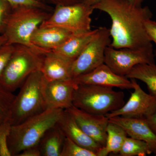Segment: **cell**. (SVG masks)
Segmentation results:
<instances>
[{
	"mask_svg": "<svg viewBox=\"0 0 156 156\" xmlns=\"http://www.w3.org/2000/svg\"><path fill=\"white\" fill-rule=\"evenodd\" d=\"M146 31L151 42L156 45V22L149 19L145 22Z\"/></svg>",
	"mask_w": 156,
	"mask_h": 156,
	"instance_id": "f1b7e54d",
	"label": "cell"
},
{
	"mask_svg": "<svg viewBox=\"0 0 156 156\" xmlns=\"http://www.w3.org/2000/svg\"><path fill=\"white\" fill-rule=\"evenodd\" d=\"M104 63L115 73L125 76L136 65L155 63L153 50L115 49L109 46L105 53Z\"/></svg>",
	"mask_w": 156,
	"mask_h": 156,
	"instance_id": "9c48e42d",
	"label": "cell"
},
{
	"mask_svg": "<svg viewBox=\"0 0 156 156\" xmlns=\"http://www.w3.org/2000/svg\"><path fill=\"white\" fill-rule=\"evenodd\" d=\"M109 122L121 126L130 137L146 143L152 153L156 154V134L146 119H133L115 116L109 119Z\"/></svg>",
	"mask_w": 156,
	"mask_h": 156,
	"instance_id": "5bb4252c",
	"label": "cell"
},
{
	"mask_svg": "<svg viewBox=\"0 0 156 156\" xmlns=\"http://www.w3.org/2000/svg\"><path fill=\"white\" fill-rule=\"evenodd\" d=\"M66 137L58 124L50 128L39 142L41 156H61Z\"/></svg>",
	"mask_w": 156,
	"mask_h": 156,
	"instance_id": "d6986e66",
	"label": "cell"
},
{
	"mask_svg": "<svg viewBox=\"0 0 156 156\" xmlns=\"http://www.w3.org/2000/svg\"><path fill=\"white\" fill-rule=\"evenodd\" d=\"M17 156H41L38 144L26 149Z\"/></svg>",
	"mask_w": 156,
	"mask_h": 156,
	"instance_id": "f546056e",
	"label": "cell"
},
{
	"mask_svg": "<svg viewBox=\"0 0 156 156\" xmlns=\"http://www.w3.org/2000/svg\"><path fill=\"white\" fill-rule=\"evenodd\" d=\"M11 124L0 125V156H11L8 145Z\"/></svg>",
	"mask_w": 156,
	"mask_h": 156,
	"instance_id": "484cf974",
	"label": "cell"
},
{
	"mask_svg": "<svg viewBox=\"0 0 156 156\" xmlns=\"http://www.w3.org/2000/svg\"><path fill=\"white\" fill-rule=\"evenodd\" d=\"M105 145L97 153V156H106L110 154H119L125 140L128 136L126 131L121 126L110 122L107 128Z\"/></svg>",
	"mask_w": 156,
	"mask_h": 156,
	"instance_id": "ffe728a7",
	"label": "cell"
},
{
	"mask_svg": "<svg viewBox=\"0 0 156 156\" xmlns=\"http://www.w3.org/2000/svg\"><path fill=\"white\" fill-rule=\"evenodd\" d=\"M152 153L146 143L130 136L126 137L119 153L121 156H146Z\"/></svg>",
	"mask_w": 156,
	"mask_h": 156,
	"instance_id": "7402d4cb",
	"label": "cell"
},
{
	"mask_svg": "<svg viewBox=\"0 0 156 156\" xmlns=\"http://www.w3.org/2000/svg\"><path fill=\"white\" fill-rule=\"evenodd\" d=\"M61 156H97L95 153L85 148L66 137Z\"/></svg>",
	"mask_w": 156,
	"mask_h": 156,
	"instance_id": "cb8c5ba5",
	"label": "cell"
},
{
	"mask_svg": "<svg viewBox=\"0 0 156 156\" xmlns=\"http://www.w3.org/2000/svg\"><path fill=\"white\" fill-rule=\"evenodd\" d=\"M99 1V0H82V2L89 5L93 6Z\"/></svg>",
	"mask_w": 156,
	"mask_h": 156,
	"instance_id": "e575fe53",
	"label": "cell"
},
{
	"mask_svg": "<svg viewBox=\"0 0 156 156\" xmlns=\"http://www.w3.org/2000/svg\"><path fill=\"white\" fill-rule=\"evenodd\" d=\"M94 9L83 2L72 5H56L50 17L41 27H56L73 34L91 30V15Z\"/></svg>",
	"mask_w": 156,
	"mask_h": 156,
	"instance_id": "52a82bcc",
	"label": "cell"
},
{
	"mask_svg": "<svg viewBox=\"0 0 156 156\" xmlns=\"http://www.w3.org/2000/svg\"><path fill=\"white\" fill-rule=\"evenodd\" d=\"M66 110L72 116L85 134L101 147L105 145L107 128L109 122L106 116L89 113L73 105Z\"/></svg>",
	"mask_w": 156,
	"mask_h": 156,
	"instance_id": "8fae6325",
	"label": "cell"
},
{
	"mask_svg": "<svg viewBox=\"0 0 156 156\" xmlns=\"http://www.w3.org/2000/svg\"><path fill=\"white\" fill-rule=\"evenodd\" d=\"M73 62L51 51L44 56L41 71L47 81L72 80Z\"/></svg>",
	"mask_w": 156,
	"mask_h": 156,
	"instance_id": "9a60e30c",
	"label": "cell"
},
{
	"mask_svg": "<svg viewBox=\"0 0 156 156\" xmlns=\"http://www.w3.org/2000/svg\"><path fill=\"white\" fill-rule=\"evenodd\" d=\"M7 42V39L4 34H0V47L5 45Z\"/></svg>",
	"mask_w": 156,
	"mask_h": 156,
	"instance_id": "836d02e7",
	"label": "cell"
},
{
	"mask_svg": "<svg viewBox=\"0 0 156 156\" xmlns=\"http://www.w3.org/2000/svg\"><path fill=\"white\" fill-rule=\"evenodd\" d=\"M44 55L24 45H15L14 52L0 79V85L13 92L33 73L41 71Z\"/></svg>",
	"mask_w": 156,
	"mask_h": 156,
	"instance_id": "8992f818",
	"label": "cell"
},
{
	"mask_svg": "<svg viewBox=\"0 0 156 156\" xmlns=\"http://www.w3.org/2000/svg\"><path fill=\"white\" fill-rule=\"evenodd\" d=\"M134 92L121 108L105 115L108 119L115 116L146 119L156 112V97L144 92L135 79H130Z\"/></svg>",
	"mask_w": 156,
	"mask_h": 156,
	"instance_id": "30bf717a",
	"label": "cell"
},
{
	"mask_svg": "<svg viewBox=\"0 0 156 156\" xmlns=\"http://www.w3.org/2000/svg\"><path fill=\"white\" fill-rule=\"evenodd\" d=\"M15 45L5 44L0 47V79L14 52Z\"/></svg>",
	"mask_w": 156,
	"mask_h": 156,
	"instance_id": "d4e9b609",
	"label": "cell"
},
{
	"mask_svg": "<svg viewBox=\"0 0 156 156\" xmlns=\"http://www.w3.org/2000/svg\"><path fill=\"white\" fill-rule=\"evenodd\" d=\"M74 80L77 84H90L122 89H133V83L131 80L125 76L115 73L105 63Z\"/></svg>",
	"mask_w": 156,
	"mask_h": 156,
	"instance_id": "4fadbf2b",
	"label": "cell"
},
{
	"mask_svg": "<svg viewBox=\"0 0 156 156\" xmlns=\"http://www.w3.org/2000/svg\"><path fill=\"white\" fill-rule=\"evenodd\" d=\"M51 3L56 5H72L82 2V0H49Z\"/></svg>",
	"mask_w": 156,
	"mask_h": 156,
	"instance_id": "4dcf8cb0",
	"label": "cell"
},
{
	"mask_svg": "<svg viewBox=\"0 0 156 156\" xmlns=\"http://www.w3.org/2000/svg\"><path fill=\"white\" fill-rule=\"evenodd\" d=\"M57 124L66 137L81 146L94 152L96 154L102 148L84 133L72 116L66 110Z\"/></svg>",
	"mask_w": 156,
	"mask_h": 156,
	"instance_id": "2e32d148",
	"label": "cell"
},
{
	"mask_svg": "<svg viewBox=\"0 0 156 156\" xmlns=\"http://www.w3.org/2000/svg\"><path fill=\"white\" fill-rule=\"evenodd\" d=\"M11 5L12 9L22 7V6H29V7H36L44 9L49 11L50 7L45 4L44 2L39 0H6Z\"/></svg>",
	"mask_w": 156,
	"mask_h": 156,
	"instance_id": "4316f807",
	"label": "cell"
},
{
	"mask_svg": "<svg viewBox=\"0 0 156 156\" xmlns=\"http://www.w3.org/2000/svg\"><path fill=\"white\" fill-rule=\"evenodd\" d=\"M64 110L47 109L17 125L11 126L8 137L11 156L38 145L45 133L58 122Z\"/></svg>",
	"mask_w": 156,
	"mask_h": 156,
	"instance_id": "7a4b0ae2",
	"label": "cell"
},
{
	"mask_svg": "<svg viewBox=\"0 0 156 156\" xmlns=\"http://www.w3.org/2000/svg\"><path fill=\"white\" fill-rule=\"evenodd\" d=\"M73 34L56 27L40 26L34 32L31 41L36 47L52 51L62 44Z\"/></svg>",
	"mask_w": 156,
	"mask_h": 156,
	"instance_id": "e0dca14e",
	"label": "cell"
},
{
	"mask_svg": "<svg viewBox=\"0 0 156 156\" xmlns=\"http://www.w3.org/2000/svg\"><path fill=\"white\" fill-rule=\"evenodd\" d=\"M77 85L74 79L48 81L45 79L43 93L47 109L66 110L72 106L74 92Z\"/></svg>",
	"mask_w": 156,
	"mask_h": 156,
	"instance_id": "7c38bea8",
	"label": "cell"
},
{
	"mask_svg": "<svg viewBox=\"0 0 156 156\" xmlns=\"http://www.w3.org/2000/svg\"><path fill=\"white\" fill-rule=\"evenodd\" d=\"M111 43L109 29H97L95 35L73 62V78L90 72L104 63L105 50Z\"/></svg>",
	"mask_w": 156,
	"mask_h": 156,
	"instance_id": "ba28073f",
	"label": "cell"
},
{
	"mask_svg": "<svg viewBox=\"0 0 156 156\" xmlns=\"http://www.w3.org/2000/svg\"><path fill=\"white\" fill-rule=\"evenodd\" d=\"M131 4L137 6H142V4L145 0H126Z\"/></svg>",
	"mask_w": 156,
	"mask_h": 156,
	"instance_id": "d6a6232c",
	"label": "cell"
},
{
	"mask_svg": "<svg viewBox=\"0 0 156 156\" xmlns=\"http://www.w3.org/2000/svg\"><path fill=\"white\" fill-rule=\"evenodd\" d=\"M51 14L49 11L36 7L22 6L12 9L3 33L7 37L6 44L24 45L44 55L50 52L35 46L31 39L34 32Z\"/></svg>",
	"mask_w": 156,
	"mask_h": 156,
	"instance_id": "3957f363",
	"label": "cell"
},
{
	"mask_svg": "<svg viewBox=\"0 0 156 156\" xmlns=\"http://www.w3.org/2000/svg\"><path fill=\"white\" fill-rule=\"evenodd\" d=\"M39 1H41V2H44L45 0H39Z\"/></svg>",
	"mask_w": 156,
	"mask_h": 156,
	"instance_id": "d590c367",
	"label": "cell"
},
{
	"mask_svg": "<svg viewBox=\"0 0 156 156\" xmlns=\"http://www.w3.org/2000/svg\"><path fill=\"white\" fill-rule=\"evenodd\" d=\"M92 7L94 10L105 12L110 17L111 47L115 49L153 50L145 27L146 21L153 17L148 7L134 5L126 0H99Z\"/></svg>",
	"mask_w": 156,
	"mask_h": 156,
	"instance_id": "6da1fadb",
	"label": "cell"
},
{
	"mask_svg": "<svg viewBox=\"0 0 156 156\" xmlns=\"http://www.w3.org/2000/svg\"><path fill=\"white\" fill-rule=\"evenodd\" d=\"M44 80L41 71H38L24 81L12 104L11 126L20 124L47 109L43 93Z\"/></svg>",
	"mask_w": 156,
	"mask_h": 156,
	"instance_id": "5b68a950",
	"label": "cell"
},
{
	"mask_svg": "<svg viewBox=\"0 0 156 156\" xmlns=\"http://www.w3.org/2000/svg\"><path fill=\"white\" fill-rule=\"evenodd\" d=\"M126 77L145 83L149 94L156 97V65L140 64L133 68Z\"/></svg>",
	"mask_w": 156,
	"mask_h": 156,
	"instance_id": "44dd1931",
	"label": "cell"
},
{
	"mask_svg": "<svg viewBox=\"0 0 156 156\" xmlns=\"http://www.w3.org/2000/svg\"><path fill=\"white\" fill-rule=\"evenodd\" d=\"M149 126L153 131L156 134V112L146 119Z\"/></svg>",
	"mask_w": 156,
	"mask_h": 156,
	"instance_id": "1f68e13d",
	"label": "cell"
},
{
	"mask_svg": "<svg viewBox=\"0 0 156 156\" xmlns=\"http://www.w3.org/2000/svg\"><path fill=\"white\" fill-rule=\"evenodd\" d=\"M97 31L96 29L86 32L73 34L64 43L52 51L73 62L93 38Z\"/></svg>",
	"mask_w": 156,
	"mask_h": 156,
	"instance_id": "ac0fdd59",
	"label": "cell"
},
{
	"mask_svg": "<svg viewBox=\"0 0 156 156\" xmlns=\"http://www.w3.org/2000/svg\"><path fill=\"white\" fill-rule=\"evenodd\" d=\"M12 9L11 5L6 0H0V34H3L5 31Z\"/></svg>",
	"mask_w": 156,
	"mask_h": 156,
	"instance_id": "83f0119b",
	"label": "cell"
},
{
	"mask_svg": "<svg viewBox=\"0 0 156 156\" xmlns=\"http://www.w3.org/2000/svg\"><path fill=\"white\" fill-rule=\"evenodd\" d=\"M15 97L13 92L0 85V125L11 124V108Z\"/></svg>",
	"mask_w": 156,
	"mask_h": 156,
	"instance_id": "603a6c76",
	"label": "cell"
},
{
	"mask_svg": "<svg viewBox=\"0 0 156 156\" xmlns=\"http://www.w3.org/2000/svg\"><path fill=\"white\" fill-rule=\"evenodd\" d=\"M112 88L78 84L74 92L73 105L89 113L105 115L125 104L124 92L115 91Z\"/></svg>",
	"mask_w": 156,
	"mask_h": 156,
	"instance_id": "277c9868",
	"label": "cell"
}]
</instances>
